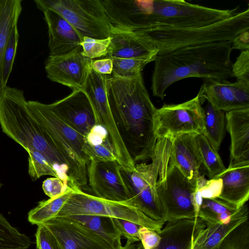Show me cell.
Instances as JSON below:
<instances>
[{"label": "cell", "instance_id": "cell-36", "mask_svg": "<svg viewBox=\"0 0 249 249\" xmlns=\"http://www.w3.org/2000/svg\"><path fill=\"white\" fill-rule=\"evenodd\" d=\"M17 24L13 27L5 47L2 69V82L4 87L7 86L17 52L19 40Z\"/></svg>", "mask_w": 249, "mask_h": 249}, {"label": "cell", "instance_id": "cell-34", "mask_svg": "<svg viewBox=\"0 0 249 249\" xmlns=\"http://www.w3.org/2000/svg\"><path fill=\"white\" fill-rule=\"evenodd\" d=\"M27 152L29 154L28 172L32 180H36L44 175L60 178V175L53 164L42 153L35 150Z\"/></svg>", "mask_w": 249, "mask_h": 249}, {"label": "cell", "instance_id": "cell-2", "mask_svg": "<svg viewBox=\"0 0 249 249\" xmlns=\"http://www.w3.org/2000/svg\"><path fill=\"white\" fill-rule=\"evenodd\" d=\"M103 5L111 27L134 32L157 27L202 26L236 12V9L210 8L183 0H105Z\"/></svg>", "mask_w": 249, "mask_h": 249}, {"label": "cell", "instance_id": "cell-19", "mask_svg": "<svg viewBox=\"0 0 249 249\" xmlns=\"http://www.w3.org/2000/svg\"><path fill=\"white\" fill-rule=\"evenodd\" d=\"M214 178H219L222 181L218 199L236 210L247 203L249 198V162L230 163Z\"/></svg>", "mask_w": 249, "mask_h": 249}, {"label": "cell", "instance_id": "cell-15", "mask_svg": "<svg viewBox=\"0 0 249 249\" xmlns=\"http://www.w3.org/2000/svg\"><path fill=\"white\" fill-rule=\"evenodd\" d=\"M43 225L52 232L61 249H114L84 225L66 217H55Z\"/></svg>", "mask_w": 249, "mask_h": 249}, {"label": "cell", "instance_id": "cell-28", "mask_svg": "<svg viewBox=\"0 0 249 249\" xmlns=\"http://www.w3.org/2000/svg\"><path fill=\"white\" fill-rule=\"evenodd\" d=\"M194 141L203 175L210 179L226 169L218 151L213 148L203 134L194 133Z\"/></svg>", "mask_w": 249, "mask_h": 249}, {"label": "cell", "instance_id": "cell-37", "mask_svg": "<svg viewBox=\"0 0 249 249\" xmlns=\"http://www.w3.org/2000/svg\"><path fill=\"white\" fill-rule=\"evenodd\" d=\"M110 43V37L97 39L84 36L80 44L82 53L85 56L92 59L106 55Z\"/></svg>", "mask_w": 249, "mask_h": 249}, {"label": "cell", "instance_id": "cell-17", "mask_svg": "<svg viewBox=\"0 0 249 249\" xmlns=\"http://www.w3.org/2000/svg\"><path fill=\"white\" fill-rule=\"evenodd\" d=\"M197 94L203 103L207 100L225 112L249 108V85L237 81L204 79Z\"/></svg>", "mask_w": 249, "mask_h": 249}, {"label": "cell", "instance_id": "cell-33", "mask_svg": "<svg viewBox=\"0 0 249 249\" xmlns=\"http://www.w3.org/2000/svg\"><path fill=\"white\" fill-rule=\"evenodd\" d=\"M31 241L12 226L0 213V249H28Z\"/></svg>", "mask_w": 249, "mask_h": 249}, {"label": "cell", "instance_id": "cell-24", "mask_svg": "<svg viewBox=\"0 0 249 249\" xmlns=\"http://www.w3.org/2000/svg\"><path fill=\"white\" fill-rule=\"evenodd\" d=\"M249 219L248 205L240 208L228 224L206 223L195 238L190 249H211L245 220Z\"/></svg>", "mask_w": 249, "mask_h": 249}, {"label": "cell", "instance_id": "cell-21", "mask_svg": "<svg viewBox=\"0 0 249 249\" xmlns=\"http://www.w3.org/2000/svg\"><path fill=\"white\" fill-rule=\"evenodd\" d=\"M205 226L199 217L166 221L158 232L161 241L156 249H190L195 238Z\"/></svg>", "mask_w": 249, "mask_h": 249}, {"label": "cell", "instance_id": "cell-46", "mask_svg": "<svg viewBox=\"0 0 249 249\" xmlns=\"http://www.w3.org/2000/svg\"><path fill=\"white\" fill-rule=\"evenodd\" d=\"M142 247V245L140 242L133 244L126 242L125 245L122 246L120 249H141Z\"/></svg>", "mask_w": 249, "mask_h": 249}, {"label": "cell", "instance_id": "cell-39", "mask_svg": "<svg viewBox=\"0 0 249 249\" xmlns=\"http://www.w3.org/2000/svg\"><path fill=\"white\" fill-rule=\"evenodd\" d=\"M231 73L237 81L249 85V50L241 52L232 64Z\"/></svg>", "mask_w": 249, "mask_h": 249}, {"label": "cell", "instance_id": "cell-23", "mask_svg": "<svg viewBox=\"0 0 249 249\" xmlns=\"http://www.w3.org/2000/svg\"><path fill=\"white\" fill-rule=\"evenodd\" d=\"M194 133H184L172 137L171 160L189 180L196 181L202 174L194 141Z\"/></svg>", "mask_w": 249, "mask_h": 249}, {"label": "cell", "instance_id": "cell-43", "mask_svg": "<svg viewBox=\"0 0 249 249\" xmlns=\"http://www.w3.org/2000/svg\"><path fill=\"white\" fill-rule=\"evenodd\" d=\"M139 237L143 249H156L161 241L158 232L142 226L139 229Z\"/></svg>", "mask_w": 249, "mask_h": 249}, {"label": "cell", "instance_id": "cell-3", "mask_svg": "<svg viewBox=\"0 0 249 249\" xmlns=\"http://www.w3.org/2000/svg\"><path fill=\"white\" fill-rule=\"evenodd\" d=\"M231 41L190 46L157 54L152 77L154 96L163 99L173 83L189 77L227 80L232 77Z\"/></svg>", "mask_w": 249, "mask_h": 249}, {"label": "cell", "instance_id": "cell-42", "mask_svg": "<svg viewBox=\"0 0 249 249\" xmlns=\"http://www.w3.org/2000/svg\"><path fill=\"white\" fill-rule=\"evenodd\" d=\"M70 188V186L58 177L48 178L42 183L43 190L50 198L59 196Z\"/></svg>", "mask_w": 249, "mask_h": 249}, {"label": "cell", "instance_id": "cell-27", "mask_svg": "<svg viewBox=\"0 0 249 249\" xmlns=\"http://www.w3.org/2000/svg\"><path fill=\"white\" fill-rule=\"evenodd\" d=\"M101 126H96L86 136L83 152L89 161H108L117 160L116 154L106 130Z\"/></svg>", "mask_w": 249, "mask_h": 249}, {"label": "cell", "instance_id": "cell-40", "mask_svg": "<svg viewBox=\"0 0 249 249\" xmlns=\"http://www.w3.org/2000/svg\"><path fill=\"white\" fill-rule=\"evenodd\" d=\"M35 235L37 249H61L53 235L43 224L38 225Z\"/></svg>", "mask_w": 249, "mask_h": 249}, {"label": "cell", "instance_id": "cell-47", "mask_svg": "<svg viewBox=\"0 0 249 249\" xmlns=\"http://www.w3.org/2000/svg\"><path fill=\"white\" fill-rule=\"evenodd\" d=\"M2 184H1V183L0 182V188H1V186H2Z\"/></svg>", "mask_w": 249, "mask_h": 249}, {"label": "cell", "instance_id": "cell-38", "mask_svg": "<svg viewBox=\"0 0 249 249\" xmlns=\"http://www.w3.org/2000/svg\"><path fill=\"white\" fill-rule=\"evenodd\" d=\"M196 187L203 199L218 198L222 191V181L219 178L207 179L201 175L196 180Z\"/></svg>", "mask_w": 249, "mask_h": 249}, {"label": "cell", "instance_id": "cell-4", "mask_svg": "<svg viewBox=\"0 0 249 249\" xmlns=\"http://www.w3.org/2000/svg\"><path fill=\"white\" fill-rule=\"evenodd\" d=\"M0 124L2 131L27 152L37 151L54 166L60 178L69 181L66 161L51 138L27 107L23 91L7 86L0 96Z\"/></svg>", "mask_w": 249, "mask_h": 249}, {"label": "cell", "instance_id": "cell-35", "mask_svg": "<svg viewBox=\"0 0 249 249\" xmlns=\"http://www.w3.org/2000/svg\"><path fill=\"white\" fill-rule=\"evenodd\" d=\"M211 249H249V221L245 220Z\"/></svg>", "mask_w": 249, "mask_h": 249}, {"label": "cell", "instance_id": "cell-32", "mask_svg": "<svg viewBox=\"0 0 249 249\" xmlns=\"http://www.w3.org/2000/svg\"><path fill=\"white\" fill-rule=\"evenodd\" d=\"M158 53L156 52L139 57L111 58L113 62V75L124 78L135 76L142 72L147 64L155 61Z\"/></svg>", "mask_w": 249, "mask_h": 249}, {"label": "cell", "instance_id": "cell-1", "mask_svg": "<svg viewBox=\"0 0 249 249\" xmlns=\"http://www.w3.org/2000/svg\"><path fill=\"white\" fill-rule=\"evenodd\" d=\"M110 108L120 135L137 162L151 160L157 142V108L145 87L142 72L130 78L107 79Z\"/></svg>", "mask_w": 249, "mask_h": 249}, {"label": "cell", "instance_id": "cell-12", "mask_svg": "<svg viewBox=\"0 0 249 249\" xmlns=\"http://www.w3.org/2000/svg\"><path fill=\"white\" fill-rule=\"evenodd\" d=\"M198 95L178 104H164L157 109L158 136L184 133L204 134L203 107Z\"/></svg>", "mask_w": 249, "mask_h": 249}, {"label": "cell", "instance_id": "cell-5", "mask_svg": "<svg viewBox=\"0 0 249 249\" xmlns=\"http://www.w3.org/2000/svg\"><path fill=\"white\" fill-rule=\"evenodd\" d=\"M249 30V8L224 19L199 27L185 28L157 27L137 32L158 50V54L190 46L231 41L239 33Z\"/></svg>", "mask_w": 249, "mask_h": 249}, {"label": "cell", "instance_id": "cell-14", "mask_svg": "<svg viewBox=\"0 0 249 249\" xmlns=\"http://www.w3.org/2000/svg\"><path fill=\"white\" fill-rule=\"evenodd\" d=\"M92 59L82 53V48L61 56H49L45 61L47 77L74 90H83L91 69Z\"/></svg>", "mask_w": 249, "mask_h": 249}, {"label": "cell", "instance_id": "cell-25", "mask_svg": "<svg viewBox=\"0 0 249 249\" xmlns=\"http://www.w3.org/2000/svg\"><path fill=\"white\" fill-rule=\"evenodd\" d=\"M21 0H0V96L4 88L2 82L4 53L10 33L18 23L21 10Z\"/></svg>", "mask_w": 249, "mask_h": 249}, {"label": "cell", "instance_id": "cell-8", "mask_svg": "<svg viewBox=\"0 0 249 249\" xmlns=\"http://www.w3.org/2000/svg\"><path fill=\"white\" fill-rule=\"evenodd\" d=\"M94 215L120 218L133 222L159 232L166 222L151 219L127 201L118 202L102 199L73 188L57 216ZM56 216V217H57Z\"/></svg>", "mask_w": 249, "mask_h": 249}, {"label": "cell", "instance_id": "cell-13", "mask_svg": "<svg viewBox=\"0 0 249 249\" xmlns=\"http://www.w3.org/2000/svg\"><path fill=\"white\" fill-rule=\"evenodd\" d=\"M89 186L96 197L118 202L127 201L129 192L117 160L89 161L87 167Z\"/></svg>", "mask_w": 249, "mask_h": 249}, {"label": "cell", "instance_id": "cell-26", "mask_svg": "<svg viewBox=\"0 0 249 249\" xmlns=\"http://www.w3.org/2000/svg\"><path fill=\"white\" fill-rule=\"evenodd\" d=\"M63 217L84 225L106 240L114 249H120L123 246L121 234L112 218L94 215H74Z\"/></svg>", "mask_w": 249, "mask_h": 249}, {"label": "cell", "instance_id": "cell-11", "mask_svg": "<svg viewBox=\"0 0 249 249\" xmlns=\"http://www.w3.org/2000/svg\"><path fill=\"white\" fill-rule=\"evenodd\" d=\"M107 75L100 74L92 68L83 90L89 97L97 116L99 125L107 132L117 161L123 167L130 165L133 160L122 139L109 105L107 92Z\"/></svg>", "mask_w": 249, "mask_h": 249}, {"label": "cell", "instance_id": "cell-44", "mask_svg": "<svg viewBox=\"0 0 249 249\" xmlns=\"http://www.w3.org/2000/svg\"><path fill=\"white\" fill-rule=\"evenodd\" d=\"M91 68L97 72L104 75L110 74L113 71V62L111 59L105 58L92 61Z\"/></svg>", "mask_w": 249, "mask_h": 249}, {"label": "cell", "instance_id": "cell-22", "mask_svg": "<svg viewBox=\"0 0 249 249\" xmlns=\"http://www.w3.org/2000/svg\"><path fill=\"white\" fill-rule=\"evenodd\" d=\"M231 137L230 162H249V108L225 112Z\"/></svg>", "mask_w": 249, "mask_h": 249}, {"label": "cell", "instance_id": "cell-6", "mask_svg": "<svg viewBox=\"0 0 249 249\" xmlns=\"http://www.w3.org/2000/svg\"><path fill=\"white\" fill-rule=\"evenodd\" d=\"M27 104L66 161L68 186L80 188L86 185L87 167L89 161L83 152L86 136L63 121L52 110L49 104L34 101H27Z\"/></svg>", "mask_w": 249, "mask_h": 249}, {"label": "cell", "instance_id": "cell-10", "mask_svg": "<svg viewBox=\"0 0 249 249\" xmlns=\"http://www.w3.org/2000/svg\"><path fill=\"white\" fill-rule=\"evenodd\" d=\"M37 8L55 11L84 37H110V25L101 0H35Z\"/></svg>", "mask_w": 249, "mask_h": 249}, {"label": "cell", "instance_id": "cell-30", "mask_svg": "<svg viewBox=\"0 0 249 249\" xmlns=\"http://www.w3.org/2000/svg\"><path fill=\"white\" fill-rule=\"evenodd\" d=\"M72 190L70 187L58 197L39 202L38 205L29 212L28 221L32 224L38 226L56 217Z\"/></svg>", "mask_w": 249, "mask_h": 249}, {"label": "cell", "instance_id": "cell-31", "mask_svg": "<svg viewBox=\"0 0 249 249\" xmlns=\"http://www.w3.org/2000/svg\"><path fill=\"white\" fill-rule=\"evenodd\" d=\"M238 211L218 198L203 199L198 217L205 223L228 224Z\"/></svg>", "mask_w": 249, "mask_h": 249}, {"label": "cell", "instance_id": "cell-29", "mask_svg": "<svg viewBox=\"0 0 249 249\" xmlns=\"http://www.w3.org/2000/svg\"><path fill=\"white\" fill-rule=\"evenodd\" d=\"M225 121V112L216 109L208 102L203 108V135L217 151L224 138Z\"/></svg>", "mask_w": 249, "mask_h": 249}, {"label": "cell", "instance_id": "cell-7", "mask_svg": "<svg viewBox=\"0 0 249 249\" xmlns=\"http://www.w3.org/2000/svg\"><path fill=\"white\" fill-rule=\"evenodd\" d=\"M172 137L158 136L157 142L149 164L136 163L130 173L122 170L129 192V202L146 216L156 221L166 222V217L157 196L156 185L161 167L170 156Z\"/></svg>", "mask_w": 249, "mask_h": 249}, {"label": "cell", "instance_id": "cell-41", "mask_svg": "<svg viewBox=\"0 0 249 249\" xmlns=\"http://www.w3.org/2000/svg\"><path fill=\"white\" fill-rule=\"evenodd\" d=\"M113 220L121 236L126 238L127 242L132 244L140 242L139 230L141 225L120 218H113Z\"/></svg>", "mask_w": 249, "mask_h": 249}, {"label": "cell", "instance_id": "cell-16", "mask_svg": "<svg viewBox=\"0 0 249 249\" xmlns=\"http://www.w3.org/2000/svg\"><path fill=\"white\" fill-rule=\"evenodd\" d=\"M49 106L63 121L85 136L99 125L93 107L83 90H74Z\"/></svg>", "mask_w": 249, "mask_h": 249}, {"label": "cell", "instance_id": "cell-20", "mask_svg": "<svg viewBox=\"0 0 249 249\" xmlns=\"http://www.w3.org/2000/svg\"><path fill=\"white\" fill-rule=\"evenodd\" d=\"M110 43L105 58H130L148 55L158 49L141 34L110 26Z\"/></svg>", "mask_w": 249, "mask_h": 249}, {"label": "cell", "instance_id": "cell-9", "mask_svg": "<svg viewBox=\"0 0 249 249\" xmlns=\"http://www.w3.org/2000/svg\"><path fill=\"white\" fill-rule=\"evenodd\" d=\"M170 157L171 154L161 167L156 185L158 198L166 222L194 218L192 199L196 181L188 179L172 163Z\"/></svg>", "mask_w": 249, "mask_h": 249}, {"label": "cell", "instance_id": "cell-18", "mask_svg": "<svg viewBox=\"0 0 249 249\" xmlns=\"http://www.w3.org/2000/svg\"><path fill=\"white\" fill-rule=\"evenodd\" d=\"M48 29L49 56L64 55L82 48L83 36L57 13L43 12Z\"/></svg>", "mask_w": 249, "mask_h": 249}, {"label": "cell", "instance_id": "cell-45", "mask_svg": "<svg viewBox=\"0 0 249 249\" xmlns=\"http://www.w3.org/2000/svg\"><path fill=\"white\" fill-rule=\"evenodd\" d=\"M231 48L241 52L249 50V30L244 31L236 36L231 41Z\"/></svg>", "mask_w": 249, "mask_h": 249}]
</instances>
